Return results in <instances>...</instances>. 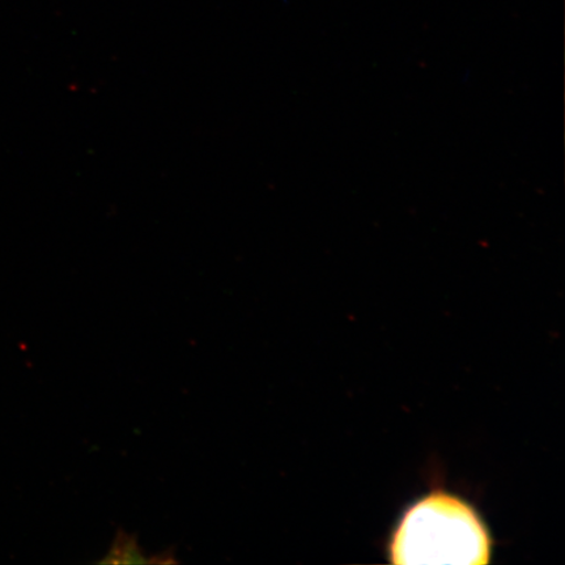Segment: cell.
Listing matches in <instances>:
<instances>
[{
  "mask_svg": "<svg viewBox=\"0 0 565 565\" xmlns=\"http://www.w3.org/2000/svg\"><path fill=\"white\" fill-rule=\"evenodd\" d=\"M394 564L490 563L491 539L463 500L435 492L409 508L391 542Z\"/></svg>",
  "mask_w": 565,
  "mask_h": 565,
  "instance_id": "6da1fadb",
  "label": "cell"
},
{
  "mask_svg": "<svg viewBox=\"0 0 565 565\" xmlns=\"http://www.w3.org/2000/svg\"><path fill=\"white\" fill-rule=\"evenodd\" d=\"M150 563V559L143 554L138 545L137 536L134 534L125 533L118 530L115 541L108 554L104 556L100 564H145Z\"/></svg>",
  "mask_w": 565,
  "mask_h": 565,
  "instance_id": "7a4b0ae2",
  "label": "cell"
}]
</instances>
